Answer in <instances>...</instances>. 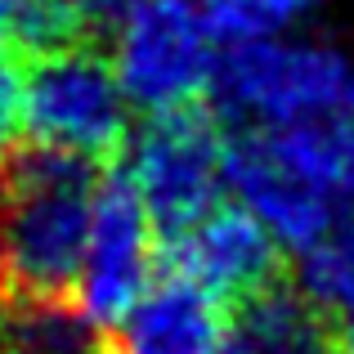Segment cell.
Listing matches in <instances>:
<instances>
[{
    "label": "cell",
    "instance_id": "obj_1",
    "mask_svg": "<svg viewBox=\"0 0 354 354\" xmlns=\"http://www.w3.org/2000/svg\"><path fill=\"white\" fill-rule=\"evenodd\" d=\"M95 162L27 144L0 171V242L9 287L18 292H72L86 260V238L99 202Z\"/></svg>",
    "mask_w": 354,
    "mask_h": 354
},
{
    "label": "cell",
    "instance_id": "obj_2",
    "mask_svg": "<svg viewBox=\"0 0 354 354\" xmlns=\"http://www.w3.org/2000/svg\"><path fill=\"white\" fill-rule=\"evenodd\" d=\"M354 54L314 32H283L220 54L211 108L234 130H283L341 113Z\"/></svg>",
    "mask_w": 354,
    "mask_h": 354
},
{
    "label": "cell",
    "instance_id": "obj_3",
    "mask_svg": "<svg viewBox=\"0 0 354 354\" xmlns=\"http://www.w3.org/2000/svg\"><path fill=\"white\" fill-rule=\"evenodd\" d=\"M126 180L144 198L162 238L198 225L229 193V130L207 104L144 113L126 139Z\"/></svg>",
    "mask_w": 354,
    "mask_h": 354
},
{
    "label": "cell",
    "instance_id": "obj_4",
    "mask_svg": "<svg viewBox=\"0 0 354 354\" xmlns=\"http://www.w3.org/2000/svg\"><path fill=\"white\" fill-rule=\"evenodd\" d=\"M130 130H135V104L126 99L108 54L72 41L27 63V144L86 157V162H108L126 153Z\"/></svg>",
    "mask_w": 354,
    "mask_h": 354
},
{
    "label": "cell",
    "instance_id": "obj_5",
    "mask_svg": "<svg viewBox=\"0 0 354 354\" xmlns=\"http://www.w3.org/2000/svg\"><path fill=\"white\" fill-rule=\"evenodd\" d=\"M220 41L202 0H139L113 23L108 59L135 113H166L211 99Z\"/></svg>",
    "mask_w": 354,
    "mask_h": 354
},
{
    "label": "cell",
    "instance_id": "obj_6",
    "mask_svg": "<svg viewBox=\"0 0 354 354\" xmlns=\"http://www.w3.org/2000/svg\"><path fill=\"white\" fill-rule=\"evenodd\" d=\"M157 269H162V229L153 225L126 171L108 175L99 184L95 220H90L86 260L77 274V301L104 328H113L157 283Z\"/></svg>",
    "mask_w": 354,
    "mask_h": 354
},
{
    "label": "cell",
    "instance_id": "obj_7",
    "mask_svg": "<svg viewBox=\"0 0 354 354\" xmlns=\"http://www.w3.org/2000/svg\"><path fill=\"white\" fill-rule=\"evenodd\" d=\"M283 256H287V247L238 198L211 207L198 225L180 229L162 247V265L171 274L193 278L211 296H220L229 310H238L256 292L274 287L287 269Z\"/></svg>",
    "mask_w": 354,
    "mask_h": 354
},
{
    "label": "cell",
    "instance_id": "obj_8",
    "mask_svg": "<svg viewBox=\"0 0 354 354\" xmlns=\"http://www.w3.org/2000/svg\"><path fill=\"white\" fill-rule=\"evenodd\" d=\"M229 193L269 229L287 251L305 256L332 225L341 202L287 171L256 130L229 135Z\"/></svg>",
    "mask_w": 354,
    "mask_h": 354
},
{
    "label": "cell",
    "instance_id": "obj_9",
    "mask_svg": "<svg viewBox=\"0 0 354 354\" xmlns=\"http://www.w3.org/2000/svg\"><path fill=\"white\" fill-rule=\"evenodd\" d=\"M234 310L193 278L166 269L108 337V354H216Z\"/></svg>",
    "mask_w": 354,
    "mask_h": 354
},
{
    "label": "cell",
    "instance_id": "obj_10",
    "mask_svg": "<svg viewBox=\"0 0 354 354\" xmlns=\"http://www.w3.org/2000/svg\"><path fill=\"white\" fill-rule=\"evenodd\" d=\"M0 354H108L104 323L72 292H0Z\"/></svg>",
    "mask_w": 354,
    "mask_h": 354
},
{
    "label": "cell",
    "instance_id": "obj_11",
    "mask_svg": "<svg viewBox=\"0 0 354 354\" xmlns=\"http://www.w3.org/2000/svg\"><path fill=\"white\" fill-rule=\"evenodd\" d=\"M234 337L247 354H341L332 314L287 278L238 305Z\"/></svg>",
    "mask_w": 354,
    "mask_h": 354
},
{
    "label": "cell",
    "instance_id": "obj_12",
    "mask_svg": "<svg viewBox=\"0 0 354 354\" xmlns=\"http://www.w3.org/2000/svg\"><path fill=\"white\" fill-rule=\"evenodd\" d=\"M328 0H202L220 50H238V45H251V41L296 32Z\"/></svg>",
    "mask_w": 354,
    "mask_h": 354
},
{
    "label": "cell",
    "instance_id": "obj_13",
    "mask_svg": "<svg viewBox=\"0 0 354 354\" xmlns=\"http://www.w3.org/2000/svg\"><path fill=\"white\" fill-rule=\"evenodd\" d=\"M23 95H27V63L9 41H0V148L23 135Z\"/></svg>",
    "mask_w": 354,
    "mask_h": 354
},
{
    "label": "cell",
    "instance_id": "obj_14",
    "mask_svg": "<svg viewBox=\"0 0 354 354\" xmlns=\"http://www.w3.org/2000/svg\"><path fill=\"white\" fill-rule=\"evenodd\" d=\"M72 14L81 18V27H113L126 9H135L139 0H68Z\"/></svg>",
    "mask_w": 354,
    "mask_h": 354
},
{
    "label": "cell",
    "instance_id": "obj_15",
    "mask_svg": "<svg viewBox=\"0 0 354 354\" xmlns=\"http://www.w3.org/2000/svg\"><path fill=\"white\" fill-rule=\"evenodd\" d=\"M332 323H337V346H341V354H354V301Z\"/></svg>",
    "mask_w": 354,
    "mask_h": 354
},
{
    "label": "cell",
    "instance_id": "obj_16",
    "mask_svg": "<svg viewBox=\"0 0 354 354\" xmlns=\"http://www.w3.org/2000/svg\"><path fill=\"white\" fill-rule=\"evenodd\" d=\"M9 287V260H5V242H0V292Z\"/></svg>",
    "mask_w": 354,
    "mask_h": 354
},
{
    "label": "cell",
    "instance_id": "obj_17",
    "mask_svg": "<svg viewBox=\"0 0 354 354\" xmlns=\"http://www.w3.org/2000/svg\"><path fill=\"white\" fill-rule=\"evenodd\" d=\"M346 108H354V77H350V99H346Z\"/></svg>",
    "mask_w": 354,
    "mask_h": 354
}]
</instances>
